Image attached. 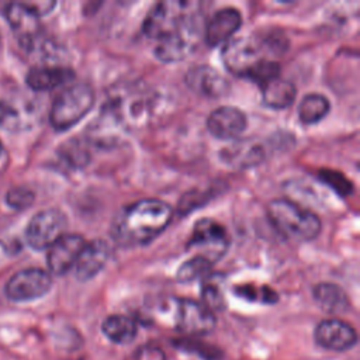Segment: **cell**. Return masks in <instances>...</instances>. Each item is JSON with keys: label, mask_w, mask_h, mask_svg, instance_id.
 <instances>
[{"label": "cell", "mask_w": 360, "mask_h": 360, "mask_svg": "<svg viewBox=\"0 0 360 360\" xmlns=\"http://www.w3.org/2000/svg\"><path fill=\"white\" fill-rule=\"evenodd\" d=\"M172 207L158 198H143L122 207L111 222V238L124 248L150 243L170 224Z\"/></svg>", "instance_id": "6da1fadb"}, {"label": "cell", "mask_w": 360, "mask_h": 360, "mask_svg": "<svg viewBox=\"0 0 360 360\" xmlns=\"http://www.w3.org/2000/svg\"><path fill=\"white\" fill-rule=\"evenodd\" d=\"M267 212L274 228L292 240H312L322 229V222L316 214L287 198L270 201Z\"/></svg>", "instance_id": "7a4b0ae2"}, {"label": "cell", "mask_w": 360, "mask_h": 360, "mask_svg": "<svg viewBox=\"0 0 360 360\" xmlns=\"http://www.w3.org/2000/svg\"><path fill=\"white\" fill-rule=\"evenodd\" d=\"M287 45L274 35L267 37H238L229 39L222 49V60L235 76L245 77L249 69L259 60L266 59L267 53H280Z\"/></svg>", "instance_id": "3957f363"}, {"label": "cell", "mask_w": 360, "mask_h": 360, "mask_svg": "<svg viewBox=\"0 0 360 360\" xmlns=\"http://www.w3.org/2000/svg\"><path fill=\"white\" fill-rule=\"evenodd\" d=\"M94 90L87 83H76L62 90L51 105L49 122L56 131H66L82 121L93 108Z\"/></svg>", "instance_id": "277c9868"}, {"label": "cell", "mask_w": 360, "mask_h": 360, "mask_svg": "<svg viewBox=\"0 0 360 360\" xmlns=\"http://www.w3.org/2000/svg\"><path fill=\"white\" fill-rule=\"evenodd\" d=\"M198 1L166 0L155 4L143 20V34L150 39H162L177 31L188 18L201 13Z\"/></svg>", "instance_id": "5b68a950"}, {"label": "cell", "mask_w": 360, "mask_h": 360, "mask_svg": "<svg viewBox=\"0 0 360 360\" xmlns=\"http://www.w3.org/2000/svg\"><path fill=\"white\" fill-rule=\"evenodd\" d=\"M204 18L198 13L188 18L177 31L158 41L155 55L165 63H174L186 59L198 45L204 34Z\"/></svg>", "instance_id": "8992f818"}, {"label": "cell", "mask_w": 360, "mask_h": 360, "mask_svg": "<svg viewBox=\"0 0 360 360\" xmlns=\"http://www.w3.org/2000/svg\"><path fill=\"white\" fill-rule=\"evenodd\" d=\"M229 246L226 229L211 218L198 219L194 224L187 249L197 250L200 256L210 260L212 264L221 259Z\"/></svg>", "instance_id": "52a82bcc"}, {"label": "cell", "mask_w": 360, "mask_h": 360, "mask_svg": "<svg viewBox=\"0 0 360 360\" xmlns=\"http://www.w3.org/2000/svg\"><path fill=\"white\" fill-rule=\"evenodd\" d=\"M68 226V219L60 210L48 208L37 212L25 228L27 243L35 250H44L52 246Z\"/></svg>", "instance_id": "ba28073f"}, {"label": "cell", "mask_w": 360, "mask_h": 360, "mask_svg": "<svg viewBox=\"0 0 360 360\" xmlns=\"http://www.w3.org/2000/svg\"><path fill=\"white\" fill-rule=\"evenodd\" d=\"M52 287V277L46 270L32 267L15 273L6 284V295L11 301L22 302L44 297Z\"/></svg>", "instance_id": "9c48e42d"}, {"label": "cell", "mask_w": 360, "mask_h": 360, "mask_svg": "<svg viewBox=\"0 0 360 360\" xmlns=\"http://www.w3.org/2000/svg\"><path fill=\"white\" fill-rule=\"evenodd\" d=\"M174 323L177 330L184 335L201 336L210 333L215 328L214 312L205 305L190 298L176 301Z\"/></svg>", "instance_id": "30bf717a"}, {"label": "cell", "mask_w": 360, "mask_h": 360, "mask_svg": "<svg viewBox=\"0 0 360 360\" xmlns=\"http://www.w3.org/2000/svg\"><path fill=\"white\" fill-rule=\"evenodd\" d=\"M86 240L77 233L62 235L52 246L48 248L46 263L52 274L63 276L73 269Z\"/></svg>", "instance_id": "8fae6325"}, {"label": "cell", "mask_w": 360, "mask_h": 360, "mask_svg": "<svg viewBox=\"0 0 360 360\" xmlns=\"http://www.w3.org/2000/svg\"><path fill=\"white\" fill-rule=\"evenodd\" d=\"M6 17L20 45L27 51H32L39 41V17L30 10L24 1L10 3L6 10Z\"/></svg>", "instance_id": "7c38bea8"}, {"label": "cell", "mask_w": 360, "mask_h": 360, "mask_svg": "<svg viewBox=\"0 0 360 360\" xmlns=\"http://www.w3.org/2000/svg\"><path fill=\"white\" fill-rule=\"evenodd\" d=\"M314 339L323 349L343 352L356 345L357 333L356 329L345 321L325 319L316 325Z\"/></svg>", "instance_id": "4fadbf2b"}, {"label": "cell", "mask_w": 360, "mask_h": 360, "mask_svg": "<svg viewBox=\"0 0 360 360\" xmlns=\"http://www.w3.org/2000/svg\"><path fill=\"white\" fill-rule=\"evenodd\" d=\"M111 256V246L104 239H93L86 242L73 270L79 281H87L96 277L107 264Z\"/></svg>", "instance_id": "5bb4252c"}, {"label": "cell", "mask_w": 360, "mask_h": 360, "mask_svg": "<svg viewBox=\"0 0 360 360\" xmlns=\"http://www.w3.org/2000/svg\"><path fill=\"white\" fill-rule=\"evenodd\" d=\"M248 125L246 115L242 110L232 105H221L211 111L207 120L210 134L218 139H235Z\"/></svg>", "instance_id": "9a60e30c"}, {"label": "cell", "mask_w": 360, "mask_h": 360, "mask_svg": "<svg viewBox=\"0 0 360 360\" xmlns=\"http://www.w3.org/2000/svg\"><path fill=\"white\" fill-rule=\"evenodd\" d=\"M242 25V15L238 8H219L204 27V39L208 46L226 44Z\"/></svg>", "instance_id": "2e32d148"}, {"label": "cell", "mask_w": 360, "mask_h": 360, "mask_svg": "<svg viewBox=\"0 0 360 360\" xmlns=\"http://www.w3.org/2000/svg\"><path fill=\"white\" fill-rule=\"evenodd\" d=\"M186 84L204 97H221L229 90V82L208 65H195L188 69Z\"/></svg>", "instance_id": "e0dca14e"}, {"label": "cell", "mask_w": 360, "mask_h": 360, "mask_svg": "<svg viewBox=\"0 0 360 360\" xmlns=\"http://www.w3.org/2000/svg\"><path fill=\"white\" fill-rule=\"evenodd\" d=\"M75 79V72L62 66H38L28 70L27 86L35 91H48Z\"/></svg>", "instance_id": "ac0fdd59"}, {"label": "cell", "mask_w": 360, "mask_h": 360, "mask_svg": "<svg viewBox=\"0 0 360 360\" xmlns=\"http://www.w3.org/2000/svg\"><path fill=\"white\" fill-rule=\"evenodd\" d=\"M263 158V146L248 139L233 142L221 152V159L233 167H250L260 163Z\"/></svg>", "instance_id": "d6986e66"}, {"label": "cell", "mask_w": 360, "mask_h": 360, "mask_svg": "<svg viewBox=\"0 0 360 360\" xmlns=\"http://www.w3.org/2000/svg\"><path fill=\"white\" fill-rule=\"evenodd\" d=\"M295 86L285 79H274L262 86V100L266 107L283 110L292 104L295 100Z\"/></svg>", "instance_id": "ffe728a7"}, {"label": "cell", "mask_w": 360, "mask_h": 360, "mask_svg": "<svg viewBox=\"0 0 360 360\" xmlns=\"http://www.w3.org/2000/svg\"><path fill=\"white\" fill-rule=\"evenodd\" d=\"M314 300L326 312L342 314L349 308L346 292L333 283H319L312 290Z\"/></svg>", "instance_id": "44dd1931"}, {"label": "cell", "mask_w": 360, "mask_h": 360, "mask_svg": "<svg viewBox=\"0 0 360 360\" xmlns=\"http://www.w3.org/2000/svg\"><path fill=\"white\" fill-rule=\"evenodd\" d=\"M22 111H35L31 103L24 108L17 105L15 101H1L0 103V127L8 131H20L28 128L35 121L34 112Z\"/></svg>", "instance_id": "7402d4cb"}, {"label": "cell", "mask_w": 360, "mask_h": 360, "mask_svg": "<svg viewBox=\"0 0 360 360\" xmlns=\"http://www.w3.org/2000/svg\"><path fill=\"white\" fill-rule=\"evenodd\" d=\"M101 330L112 343L127 345L136 336V323L132 318L125 315H110L104 319Z\"/></svg>", "instance_id": "603a6c76"}, {"label": "cell", "mask_w": 360, "mask_h": 360, "mask_svg": "<svg viewBox=\"0 0 360 360\" xmlns=\"http://www.w3.org/2000/svg\"><path fill=\"white\" fill-rule=\"evenodd\" d=\"M329 100L319 93H309L302 97L298 105V118L305 125L319 122L329 112Z\"/></svg>", "instance_id": "cb8c5ba5"}, {"label": "cell", "mask_w": 360, "mask_h": 360, "mask_svg": "<svg viewBox=\"0 0 360 360\" xmlns=\"http://www.w3.org/2000/svg\"><path fill=\"white\" fill-rule=\"evenodd\" d=\"M211 267H212V263L210 260H207L200 255H194L179 267L176 273V278L180 283H190L193 280H197L205 276Z\"/></svg>", "instance_id": "d4e9b609"}, {"label": "cell", "mask_w": 360, "mask_h": 360, "mask_svg": "<svg viewBox=\"0 0 360 360\" xmlns=\"http://www.w3.org/2000/svg\"><path fill=\"white\" fill-rule=\"evenodd\" d=\"M245 77L262 87L266 83L280 77V65H278V62H276L270 58L262 59L249 69V72L245 75Z\"/></svg>", "instance_id": "484cf974"}, {"label": "cell", "mask_w": 360, "mask_h": 360, "mask_svg": "<svg viewBox=\"0 0 360 360\" xmlns=\"http://www.w3.org/2000/svg\"><path fill=\"white\" fill-rule=\"evenodd\" d=\"M60 158L72 167H82L89 162L86 146L79 139H70L60 146Z\"/></svg>", "instance_id": "4316f807"}, {"label": "cell", "mask_w": 360, "mask_h": 360, "mask_svg": "<svg viewBox=\"0 0 360 360\" xmlns=\"http://www.w3.org/2000/svg\"><path fill=\"white\" fill-rule=\"evenodd\" d=\"M319 180L330 187L333 191H336L339 195H349L353 193V184L352 181L340 172L332 170V169H322L318 173Z\"/></svg>", "instance_id": "83f0119b"}, {"label": "cell", "mask_w": 360, "mask_h": 360, "mask_svg": "<svg viewBox=\"0 0 360 360\" xmlns=\"http://www.w3.org/2000/svg\"><path fill=\"white\" fill-rule=\"evenodd\" d=\"M201 300L202 305H205L210 311H222L225 308V298L218 285V283L212 280H205L201 285Z\"/></svg>", "instance_id": "f1b7e54d"}, {"label": "cell", "mask_w": 360, "mask_h": 360, "mask_svg": "<svg viewBox=\"0 0 360 360\" xmlns=\"http://www.w3.org/2000/svg\"><path fill=\"white\" fill-rule=\"evenodd\" d=\"M235 294L249 300V301H262V302H276L277 301V294L269 287H253V285H239L235 288Z\"/></svg>", "instance_id": "f546056e"}, {"label": "cell", "mask_w": 360, "mask_h": 360, "mask_svg": "<svg viewBox=\"0 0 360 360\" xmlns=\"http://www.w3.org/2000/svg\"><path fill=\"white\" fill-rule=\"evenodd\" d=\"M6 201L15 210H24L32 204L34 193L27 187H14L7 193Z\"/></svg>", "instance_id": "4dcf8cb0"}, {"label": "cell", "mask_w": 360, "mask_h": 360, "mask_svg": "<svg viewBox=\"0 0 360 360\" xmlns=\"http://www.w3.org/2000/svg\"><path fill=\"white\" fill-rule=\"evenodd\" d=\"M131 360H166V356L162 349L153 345H145L138 347L134 353Z\"/></svg>", "instance_id": "1f68e13d"}, {"label": "cell", "mask_w": 360, "mask_h": 360, "mask_svg": "<svg viewBox=\"0 0 360 360\" xmlns=\"http://www.w3.org/2000/svg\"><path fill=\"white\" fill-rule=\"evenodd\" d=\"M24 4L30 8V10H32L38 17H41V15H45V14H48L53 7H55V1H35V3H28V1H24Z\"/></svg>", "instance_id": "d6a6232c"}, {"label": "cell", "mask_w": 360, "mask_h": 360, "mask_svg": "<svg viewBox=\"0 0 360 360\" xmlns=\"http://www.w3.org/2000/svg\"><path fill=\"white\" fill-rule=\"evenodd\" d=\"M3 153V145H1V142H0V155Z\"/></svg>", "instance_id": "836d02e7"}]
</instances>
